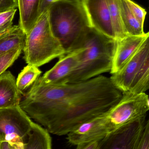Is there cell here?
Wrapping results in <instances>:
<instances>
[{
  "instance_id": "obj_7",
  "label": "cell",
  "mask_w": 149,
  "mask_h": 149,
  "mask_svg": "<svg viewBox=\"0 0 149 149\" xmlns=\"http://www.w3.org/2000/svg\"><path fill=\"white\" fill-rule=\"evenodd\" d=\"M149 110V96L146 93H122L120 100L106 114L111 132L147 116Z\"/></svg>"
},
{
  "instance_id": "obj_5",
  "label": "cell",
  "mask_w": 149,
  "mask_h": 149,
  "mask_svg": "<svg viewBox=\"0 0 149 149\" xmlns=\"http://www.w3.org/2000/svg\"><path fill=\"white\" fill-rule=\"evenodd\" d=\"M149 37L119 71L110 77L114 85L124 93H146L149 88Z\"/></svg>"
},
{
  "instance_id": "obj_19",
  "label": "cell",
  "mask_w": 149,
  "mask_h": 149,
  "mask_svg": "<svg viewBox=\"0 0 149 149\" xmlns=\"http://www.w3.org/2000/svg\"><path fill=\"white\" fill-rule=\"evenodd\" d=\"M106 1L108 6L116 41L127 36L122 21L120 0Z\"/></svg>"
},
{
  "instance_id": "obj_18",
  "label": "cell",
  "mask_w": 149,
  "mask_h": 149,
  "mask_svg": "<svg viewBox=\"0 0 149 149\" xmlns=\"http://www.w3.org/2000/svg\"><path fill=\"white\" fill-rule=\"evenodd\" d=\"M42 73L38 67L28 65L22 70L17 76L16 85L18 90L22 93L33 85Z\"/></svg>"
},
{
  "instance_id": "obj_3",
  "label": "cell",
  "mask_w": 149,
  "mask_h": 149,
  "mask_svg": "<svg viewBox=\"0 0 149 149\" xmlns=\"http://www.w3.org/2000/svg\"><path fill=\"white\" fill-rule=\"evenodd\" d=\"M52 34L66 53L75 49L84 33L91 27L83 0H59L48 10Z\"/></svg>"
},
{
  "instance_id": "obj_8",
  "label": "cell",
  "mask_w": 149,
  "mask_h": 149,
  "mask_svg": "<svg viewBox=\"0 0 149 149\" xmlns=\"http://www.w3.org/2000/svg\"><path fill=\"white\" fill-rule=\"evenodd\" d=\"M146 116L122 126L99 141L97 149H136Z\"/></svg>"
},
{
  "instance_id": "obj_9",
  "label": "cell",
  "mask_w": 149,
  "mask_h": 149,
  "mask_svg": "<svg viewBox=\"0 0 149 149\" xmlns=\"http://www.w3.org/2000/svg\"><path fill=\"white\" fill-rule=\"evenodd\" d=\"M106 114L85 123L68 133V142L77 146L81 143L99 141L106 136L111 131Z\"/></svg>"
},
{
  "instance_id": "obj_25",
  "label": "cell",
  "mask_w": 149,
  "mask_h": 149,
  "mask_svg": "<svg viewBox=\"0 0 149 149\" xmlns=\"http://www.w3.org/2000/svg\"><path fill=\"white\" fill-rule=\"evenodd\" d=\"M56 0H40L39 7V15L48 11L49 8Z\"/></svg>"
},
{
  "instance_id": "obj_28",
  "label": "cell",
  "mask_w": 149,
  "mask_h": 149,
  "mask_svg": "<svg viewBox=\"0 0 149 149\" xmlns=\"http://www.w3.org/2000/svg\"><path fill=\"white\" fill-rule=\"evenodd\" d=\"M59 1V0H56V1Z\"/></svg>"
},
{
  "instance_id": "obj_20",
  "label": "cell",
  "mask_w": 149,
  "mask_h": 149,
  "mask_svg": "<svg viewBox=\"0 0 149 149\" xmlns=\"http://www.w3.org/2000/svg\"><path fill=\"white\" fill-rule=\"evenodd\" d=\"M23 49L22 47L16 48L0 56V75L13 65L19 57Z\"/></svg>"
},
{
  "instance_id": "obj_13",
  "label": "cell",
  "mask_w": 149,
  "mask_h": 149,
  "mask_svg": "<svg viewBox=\"0 0 149 149\" xmlns=\"http://www.w3.org/2000/svg\"><path fill=\"white\" fill-rule=\"evenodd\" d=\"M24 95L17 88L15 76L10 72L0 75V109L19 106Z\"/></svg>"
},
{
  "instance_id": "obj_21",
  "label": "cell",
  "mask_w": 149,
  "mask_h": 149,
  "mask_svg": "<svg viewBox=\"0 0 149 149\" xmlns=\"http://www.w3.org/2000/svg\"><path fill=\"white\" fill-rule=\"evenodd\" d=\"M16 9L0 13V36L8 31L13 25Z\"/></svg>"
},
{
  "instance_id": "obj_26",
  "label": "cell",
  "mask_w": 149,
  "mask_h": 149,
  "mask_svg": "<svg viewBox=\"0 0 149 149\" xmlns=\"http://www.w3.org/2000/svg\"><path fill=\"white\" fill-rule=\"evenodd\" d=\"M99 141H94L88 143H81L77 145L76 149H97Z\"/></svg>"
},
{
  "instance_id": "obj_6",
  "label": "cell",
  "mask_w": 149,
  "mask_h": 149,
  "mask_svg": "<svg viewBox=\"0 0 149 149\" xmlns=\"http://www.w3.org/2000/svg\"><path fill=\"white\" fill-rule=\"evenodd\" d=\"M34 123L19 105L0 109V142L10 149H23Z\"/></svg>"
},
{
  "instance_id": "obj_14",
  "label": "cell",
  "mask_w": 149,
  "mask_h": 149,
  "mask_svg": "<svg viewBox=\"0 0 149 149\" xmlns=\"http://www.w3.org/2000/svg\"><path fill=\"white\" fill-rule=\"evenodd\" d=\"M20 19L19 24L27 34L34 27L39 17L40 0H17Z\"/></svg>"
},
{
  "instance_id": "obj_29",
  "label": "cell",
  "mask_w": 149,
  "mask_h": 149,
  "mask_svg": "<svg viewBox=\"0 0 149 149\" xmlns=\"http://www.w3.org/2000/svg\"><path fill=\"white\" fill-rule=\"evenodd\" d=\"M1 142H0V145H1Z\"/></svg>"
},
{
  "instance_id": "obj_23",
  "label": "cell",
  "mask_w": 149,
  "mask_h": 149,
  "mask_svg": "<svg viewBox=\"0 0 149 149\" xmlns=\"http://www.w3.org/2000/svg\"><path fill=\"white\" fill-rule=\"evenodd\" d=\"M136 149H149V121L143 127Z\"/></svg>"
},
{
  "instance_id": "obj_2",
  "label": "cell",
  "mask_w": 149,
  "mask_h": 149,
  "mask_svg": "<svg viewBox=\"0 0 149 149\" xmlns=\"http://www.w3.org/2000/svg\"><path fill=\"white\" fill-rule=\"evenodd\" d=\"M115 44V40L88 28L74 49L77 52V64L69 83L85 81L110 72Z\"/></svg>"
},
{
  "instance_id": "obj_11",
  "label": "cell",
  "mask_w": 149,
  "mask_h": 149,
  "mask_svg": "<svg viewBox=\"0 0 149 149\" xmlns=\"http://www.w3.org/2000/svg\"><path fill=\"white\" fill-rule=\"evenodd\" d=\"M76 50L65 53L59 58V61L43 76H39L45 85L60 86L69 83V78L77 64Z\"/></svg>"
},
{
  "instance_id": "obj_17",
  "label": "cell",
  "mask_w": 149,
  "mask_h": 149,
  "mask_svg": "<svg viewBox=\"0 0 149 149\" xmlns=\"http://www.w3.org/2000/svg\"><path fill=\"white\" fill-rule=\"evenodd\" d=\"M121 15L122 24L127 36H141L145 33L143 25L133 15L126 0H120Z\"/></svg>"
},
{
  "instance_id": "obj_1",
  "label": "cell",
  "mask_w": 149,
  "mask_h": 149,
  "mask_svg": "<svg viewBox=\"0 0 149 149\" xmlns=\"http://www.w3.org/2000/svg\"><path fill=\"white\" fill-rule=\"evenodd\" d=\"M122 96L110 77L103 75L60 86L45 85L38 77L19 106L49 133L63 136L107 113Z\"/></svg>"
},
{
  "instance_id": "obj_12",
  "label": "cell",
  "mask_w": 149,
  "mask_h": 149,
  "mask_svg": "<svg viewBox=\"0 0 149 149\" xmlns=\"http://www.w3.org/2000/svg\"><path fill=\"white\" fill-rule=\"evenodd\" d=\"M149 37V33L147 32L141 36H127L116 40L110 73L119 71Z\"/></svg>"
},
{
  "instance_id": "obj_4",
  "label": "cell",
  "mask_w": 149,
  "mask_h": 149,
  "mask_svg": "<svg viewBox=\"0 0 149 149\" xmlns=\"http://www.w3.org/2000/svg\"><path fill=\"white\" fill-rule=\"evenodd\" d=\"M23 51L26 63L37 67L65 54L52 32L48 11L39 16L34 27L26 34Z\"/></svg>"
},
{
  "instance_id": "obj_15",
  "label": "cell",
  "mask_w": 149,
  "mask_h": 149,
  "mask_svg": "<svg viewBox=\"0 0 149 149\" xmlns=\"http://www.w3.org/2000/svg\"><path fill=\"white\" fill-rule=\"evenodd\" d=\"M26 36L20 25H13L8 31L0 36V56L13 49L24 48Z\"/></svg>"
},
{
  "instance_id": "obj_27",
  "label": "cell",
  "mask_w": 149,
  "mask_h": 149,
  "mask_svg": "<svg viewBox=\"0 0 149 149\" xmlns=\"http://www.w3.org/2000/svg\"><path fill=\"white\" fill-rule=\"evenodd\" d=\"M0 149H10L8 143L6 142H1Z\"/></svg>"
},
{
  "instance_id": "obj_10",
  "label": "cell",
  "mask_w": 149,
  "mask_h": 149,
  "mask_svg": "<svg viewBox=\"0 0 149 149\" xmlns=\"http://www.w3.org/2000/svg\"><path fill=\"white\" fill-rule=\"evenodd\" d=\"M91 27L116 41L108 6L106 0H83Z\"/></svg>"
},
{
  "instance_id": "obj_16",
  "label": "cell",
  "mask_w": 149,
  "mask_h": 149,
  "mask_svg": "<svg viewBox=\"0 0 149 149\" xmlns=\"http://www.w3.org/2000/svg\"><path fill=\"white\" fill-rule=\"evenodd\" d=\"M52 140L45 129L34 123L23 149H51Z\"/></svg>"
},
{
  "instance_id": "obj_24",
  "label": "cell",
  "mask_w": 149,
  "mask_h": 149,
  "mask_svg": "<svg viewBox=\"0 0 149 149\" xmlns=\"http://www.w3.org/2000/svg\"><path fill=\"white\" fill-rule=\"evenodd\" d=\"M18 8L17 0H0V13Z\"/></svg>"
},
{
  "instance_id": "obj_22",
  "label": "cell",
  "mask_w": 149,
  "mask_h": 149,
  "mask_svg": "<svg viewBox=\"0 0 149 149\" xmlns=\"http://www.w3.org/2000/svg\"><path fill=\"white\" fill-rule=\"evenodd\" d=\"M129 8L136 19L144 25L147 11L143 8L134 2L132 0H126Z\"/></svg>"
}]
</instances>
